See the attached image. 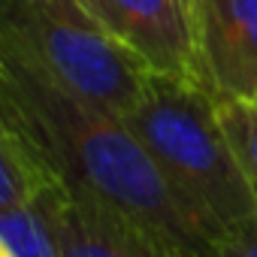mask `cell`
<instances>
[{"instance_id":"cell-1","label":"cell","mask_w":257,"mask_h":257,"mask_svg":"<svg viewBox=\"0 0 257 257\" xmlns=\"http://www.w3.org/2000/svg\"><path fill=\"white\" fill-rule=\"evenodd\" d=\"M0 118L34 140L67 191L115 209L173 257H203L212 248L127 121L67 88L7 34H0Z\"/></svg>"},{"instance_id":"cell-2","label":"cell","mask_w":257,"mask_h":257,"mask_svg":"<svg viewBox=\"0 0 257 257\" xmlns=\"http://www.w3.org/2000/svg\"><path fill=\"white\" fill-rule=\"evenodd\" d=\"M124 121L212 245L257 221L254 191L212 88L149 73Z\"/></svg>"},{"instance_id":"cell-3","label":"cell","mask_w":257,"mask_h":257,"mask_svg":"<svg viewBox=\"0 0 257 257\" xmlns=\"http://www.w3.org/2000/svg\"><path fill=\"white\" fill-rule=\"evenodd\" d=\"M0 34L19 40L67 88L121 118L152 73L79 0H0Z\"/></svg>"},{"instance_id":"cell-4","label":"cell","mask_w":257,"mask_h":257,"mask_svg":"<svg viewBox=\"0 0 257 257\" xmlns=\"http://www.w3.org/2000/svg\"><path fill=\"white\" fill-rule=\"evenodd\" d=\"M109 34L152 73L212 88L194 0H103ZM218 94V91H215Z\"/></svg>"},{"instance_id":"cell-5","label":"cell","mask_w":257,"mask_h":257,"mask_svg":"<svg viewBox=\"0 0 257 257\" xmlns=\"http://www.w3.org/2000/svg\"><path fill=\"white\" fill-rule=\"evenodd\" d=\"M203 58L218 94H257V0H194Z\"/></svg>"},{"instance_id":"cell-6","label":"cell","mask_w":257,"mask_h":257,"mask_svg":"<svg viewBox=\"0 0 257 257\" xmlns=\"http://www.w3.org/2000/svg\"><path fill=\"white\" fill-rule=\"evenodd\" d=\"M61 257H173L115 209L67 191L61 203Z\"/></svg>"},{"instance_id":"cell-7","label":"cell","mask_w":257,"mask_h":257,"mask_svg":"<svg viewBox=\"0 0 257 257\" xmlns=\"http://www.w3.org/2000/svg\"><path fill=\"white\" fill-rule=\"evenodd\" d=\"M64 182L34 146V140L7 118H0V209L34 206Z\"/></svg>"},{"instance_id":"cell-8","label":"cell","mask_w":257,"mask_h":257,"mask_svg":"<svg viewBox=\"0 0 257 257\" xmlns=\"http://www.w3.org/2000/svg\"><path fill=\"white\" fill-rule=\"evenodd\" d=\"M67 185L34 206L0 209V248L13 257H61V203Z\"/></svg>"},{"instance_id":"cell-9","label":"cell","mask_w":257,"mask_h":257,"mask_svg":"<svg viewBox=\"0 0 257 257\" xmlns=\"http://www.w3.org/2000/svg\"><path fill=\"white\" fill-rule=\"evenodd\" d=\"M218 115L257 200V106L242 97L218 94Z\"/></svg>"},{"instance_id":"cell-10","label":"cell","mask_w":257,"mask_h":257,"mask_svg":"<svg viewBox=\"0 0 257 257\" xmlns=\"http://www.w3.org/2000/svg\"><path fill=\"white\" fill-rule=\"evenodd\" d=\"M203 257H257V221L248 224L245 230L221 239L218 245H212Z\"/></svg>"},{"instance_id":"cell-11","label":"cell","mask_w":257,"mask_h":257,"mask_svg":"<svg viewBox=\"0 0 257 257\" xmlns=\"http://www.w3.org/2000/svg\"><path fill=\"white\" fill-rule=\"evenodd\" d=\"M79 4H82V7H85L100 25H103V28H106V4H103V0H79ZM106 31H109V28H106Z\"/></svg>"},{"instance_id":"cell-12","label":"cell","mask_w":257,"mask_h":257,"mask_svg":"<svg viewBox=\"0 0 257 257\" xmlns=\"http://www.w3.org/2000/svg\"><path fill=\"white\" fill-rule=\"evenodd\" d=\"M0 257H13V254H10V251H4V248H0Z\"/></svg>"},{"instance_id":"cell-13","label":"cell","mask_w":257,"mask_h":257,"mask_svg":"<svg viewBox=\"0 0 257 257\" xmlns=\"http://www.w3.org/2000/svg\"><path fill=\"white\" fill-rule=\"evenodd\" d=\"M251 103H254V106H257V94H254V97H251Z\"/></svg>"}]
</instances>
